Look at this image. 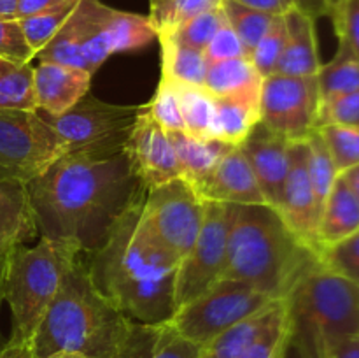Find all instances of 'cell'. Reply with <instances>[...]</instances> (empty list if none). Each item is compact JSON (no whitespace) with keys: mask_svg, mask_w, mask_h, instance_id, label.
<instances>
[{"mask_svg":"<svg viewBox=\"0 0 359 358\" xmlns=\"http://www.w3.org/2000/svg\"><path fill=\"white\" fill-rule=\"evenodd\" d=\"M27 192L41 237L90 255L147 190L123 151L111 157L65 153L28 183Z\"/></svg>","mask_w":359,"mask_h":358,"instance_id":"obj_1","label":"cell"},{"mask_svg":"<svg viewBox=\"0 0 359 358\" xmlns=\"http://www.w3.org/2000/svg\"><path fill=\"white\" fill-rule=\"evenodd\" d=\"M144 197L121 214L105 244L90 253L84 267L95 288L125 318L160 325L177 311L175 276L181 262L144 227Z\"/></svg>","mask_w":359,"mask_h":358,"instance_id":"obj_2","label":"cell"},{"mask_svg":"<svg viewBox=\"0 0 359 358\" xmlns=\"http://www.w3.org/2000/svg\"><path fill=\"white\" fill-rule=\"evenodd\" d=\"M318 265V253L300 241L269 204H230L226 265L221 279L242 281L279 300L287 298Z\"/></svg>","mask_w":359,"mask_h":358,"instance_id":"obj_3","label":"cell"},{"mask_svg":"<svg viewBox=\"0 0 359 358\" xmlns=\"http://www.w3.org/2000/svg\"><path fill=\"white\" fill-rule=\"evenodd\" d=\"M128 321L95 288L79 255L67 267L28 346L35 358H107Z\"/></svg>","mask_w":359,"mask_h":358,"instance_id":"obj_4","label":"cell"},{"mask_svg":"<svg viewBox=\"0 0 359 358\" xmlns=\"http://www.w3.org/2000/svg\"><path fill=\"white\" fill-rule=\"evenodd\" d=\"M291 339L309 358H326L359 336V286L319 263L287 295Z\"/></svg>","mask_w":359,"mask_h":358,"instance_id":"obj_5","label":"cell"},{"mask_svg":"<svg viewBox=\"0 0 359 358\" xmlns=\"http://www.w3.org/2000/svg\"><path fill=\"white\" fill-rule=\"evenodd\" d=\"M79 255L70 246L42 237L32 248L16 244L9 249L4 291L13 312L11 343L30 344L67 267Z\"/></svg>","mask_w":359,"mask_h":358,"instance_id":"obj_6","label":"cell"},{"mask_svg":"<svg viewBox=\"0 0 359 358\" xmlns=\"http://www.w3.org/2000/svg\"><path fill=\"white\" fill-rule=\"evenodd\" d=\"M144 105H116L84 95L63 114H39L58 133L67 153L111 157L123 153L130 132Z\"/></svg>","mask_w":359,"mask_h":358,"instance_id":"obj_7","label":"cell"},{"mask_svg":"<svg viewBox=\"0 0 359 358\" xmlns=\"http://www.w3.org/2000/svg\"><path fill=\"white\" fill-rule=\"evenodd\" d=\"M65 153L63 140L37 109H0V183L27 186Z\"/></svg>","mask_w":359,"mask_h":358,"instance_id":"obj_8","label":"cell"},{"mask_svg":"<svg viewBox=\"0 0 359 358\" xmlns=\"http://www.w3.org/2000/svg\"><path fill=\"white\" fill-rule=\"evenodd\" d=\"M273 302L255 286L235 279H219L203 293L177 307L170 325L191 343L203 347L242 319Z\"/></svg>","mask_w":359,"mask_h":358,"instance_id":"obj_9","label":"cell"},{"mask_svg":"<svg viewBox=\"0 0 359 358\" xmlns=\"http://www.w3.org/2000/svg\"><path fill=\"white\" fill-rule=\"evenodd\" d=\"M205 214V200L186 179L175 178L147 190L142 220L149 234L181 262L195 244Z\"/></svg>","mask_w":359,"mask_h":358,"instance_id":"obj_10","label":"cell"},{"mask_svg":"<svg viewBox=\"0 0 359 358\" xmlns=\"http://www.w3.org/2000/svg\"><path fill=\"white\" fill-rule=\"evenodd\" d=\"M318 76L265 77L259 95V121L290 142H300L319 126Z\"/></svg>","mask_w":359,"mask_h":358,"instance_id":"obj_11","label":"cell"},{"mask_svg":"<svg viewBox=\"0 0 359 358\" xmlns=\"http://www.w3.org/2000/svg\"><path fill=\"white\" fill-rule=\"evenodd\" d=\"M230 204L205 202L203 223L195 244L181 260L175 276V305L181 307L223 277Z\"/></svg>","mask_w":359,"mask_h":358,"instance_id":"obj_12","label":"cell"},{"mask_svg":"<svg viewBox=\"0 0 359 358\" xmlns=\"http://www.w3.org/2000/svg\"><path fill=\"white\" fill-rule=\"evenodd\" d=\"M125 153L133 174L146 190H153L172 179L181 178L170 135L151 118L147 105L146 111H140L137 116L135 125L125 144Z\"/></svg>","mask_w":359,"mask_h":358,"instance_id":"obj_13","label":"cell"},{"mask_svg":"<svg viewBox=\"0 0 359 358\" xmlns=\"http://www.w3.org/2000/svg\"><path fill=\"white\" fill-rule=\"evenodd\" d=\"M307 157L309 150L305 140L290 144V168L280 204L276 211L300 241L319 253L318 227L321 211L309 178Z\"/></svg>","mask_w":359,"mask_h":358,"instance_id":"obj_14","label":"cell"},{"mask_svg":"<svg viewBox=\"0 0 359 358\" xmlns=\"http://www.w3.org/2000/svg\"><path fill=\"white\" fill-rule=\"evenodd\" d=\"M290 140L266 128L262 121L241 144L265 202L277 209L290 168Z\"/></svg>","mask_w":359,"mask_h":358,"instance_id":"obj_15","label":"cell"},{"mask_svg":"<svg viewBox=\"0 0 359 358\" xmlns=\"http://www.w3.org/2000/svg\"><path fill=\"white\" fill-rule=\"evenodd\" d=\"M202 200L223 204H266L256 181L248 158L241 146H235L223 160L196 185H193Z\"/></svg>","mask_w":359,"mask_h":358,"instance_id":"obj_16","label":"cell"},{"mask_svg":"<svg viewBox=\"0 0 359 358\" xmlns=\"http://www.w3.org/2000/svg\"><path fill=\"white\" fill-rule=\"evenodd\" d=\"M202 347L182 337L168 323L144 325L128 321L107 358H200Z\"/></svg>","mask_w":359,"mask_h":358,"instance_id":"obj_17","label":"cell"},{"mask_svg":"<svg viewBox=\"0 0 359 358\" xmlns=\"http://www.w3.org/2000/svg\"><path fill=\"white\" fill-rule=\"evenodd\" d=\"M91 76L93 74L77 67L39 62L34 67L35 105L46 114H63L88 95Z\"/></svg>","mask_w":359,"mask_h":358,"instance_id":"obj_18","label":"cell"},{"mask_svg":"<svg viewBox=\"0 0 359 358\" xmlns=\"http://www.w3.org/2000/svg\"><path fill=\"white\" fill-rule=\"evenodd\" d=\"M314 21V18L307 16L297 7L284 14L286 44L273 74L293 77L318 76L323 63L319 60Z\"/></svg>","mask_w":359,"mask_h":358,"instance_id":"obj_19","label":"cell"},{"mask_svg":"<svg viewBox=\"0 0 359 358\" xmlns=\"http://www.w3.org/2000/svg\"><path fill=\"white\" fill-rule=\"evenodd\" d=\"M168 135L177 158L179 175L191 186L205 178L235 147L217 137L202 139L188 132H168Z\"/></svg>","mask_w":359,"mask_h":358,"instance_id":"obj_20","label":"cell"},{"mask_svg":"<svg viewBox=\"0 0 359 358\" xmlns=\"http://www.w3.org/2000/svg\"><path fill=\"white\" fill-rule=\"evenodd\" d=\"M262 84L251 58H233L209 63L203 88L216 98H259Z\"/></svg>","mask_w":359,"mask_h":358,"instance_id":"obj_21","label":"cell"},{"mask_svg":"<svg viewBox=\"0 0 359 358\" xmlns=\"http://www.w3.org/2000/svg\"><path fill=\"white\" fill-rule=\"evenodd\" d=\"M359 230V199L347 188L346 183L337 178L325 207L321 211L318 227L319 249L339 242Z\"/></svg>","mask_w":359,"mask_h":358,"instance_id":"obj_22","label":"cell"},{"mask_svg":"<svg viewBox=\"0 0 359 358\" xmlns=\"http://www.w3.org/2000/svg\"><path fill=\"white\" fill-rule=\"evenodd\" d=\"M105 13H107V6L100 0H79L74 9L81 53L91 74L97 72L98 67L109 56L114 55L111 41H109L107 27H105Z\"/></svg>","mask_w":359,"mask_h":358,"instance_id":"obj_23","label":"cell"},{"mask_svg":"<svg viewBox=\"0 0 359 358\" xmlns=\"http://www.w3.org/2000/svg\"><path fill=\"white\" fill-rule=\"evenodd\" d=\"M37 234L27 186L0 183V246L25 244Z\"/></svg>","mask_w":359,"mask_h":358,"instance_id":"obj_24","label":"cell"},{"mask_svg":"<svg viewBox=\"0 0 359 358\" xmlns=\"http://www.w3.org/2000/svg\"><path fill=\"white\" fill-rule=\"evenodd\" d=\"M161 44V79L175 84V86L203 88L207 74V60L203 51L175 39L158 37Z\"/></svg>","mask_w":359,"mask_h":358,"instance_id":"obj_25","label":"cell"},{"mask_svg":"<svg viewBox=\"0 0 359 358\" xmlns=\"http://www.w3.org/2000/svg\"><path fill=\"white\" fill-rule=\"evenodd\" d=\"M216 119H214V137L241 146L249 133L258 125L259 98H216Z\"/></svg>","mask_w":359,"mask_h":358,"instance_id":"obj_26","label":"cell"},{"mask_svg":"<svg viewBox=\"0 0 359 358\" xmlns=\"http://www.w3.org/2000/svg\"><path fill=\"white\" fill-rule=\"evenodd\" d=\"M105 27H107L112 53L140 49L158 39L149 18L112 9V7H107L105 13Z\"/></svg>","mask_w":359,"mask_h":358,"instance_id":"obj_27","label":"cell"},{"mask_svg":"<svg viewBox=\"0 0 359 358\" xmlns=\"http://www.w3.org/2000/svg\"><path fill=\"white\" fill-rule=\"evenodd\" d=\"M321 100L359 90V58L346 42L339 41L335 56L318 72Z\"/></svg>","mask_w":359,"mask_h":358,"instance_id":"obj_28","label":"cell"},{"mask_svg":"<svg viewBox=\"0 0 359 358\" xmlns=\"http://www.w3.org/2000/svg\"><path fill=\"white\" fill-rule=\"evenodd\" d=\"M291 337L286 298L273 302L266 323L241 358H283Z\"/></svg>","mask_w":359,"mask_h":358,"instance_id":"obj_29","label":"cell"},{"mask_svg":"<svg viewBox=\"0 0 359 358\" xmlns=\"http://www.w3.org/2000/svg\"><path fill=\"white\" fill-rule=\"evenodd\" d=\"M273 302L269 307L262 309L256 314L242 319L237 325L230 326L223 333L214 337L209 344L202 347L200 358H241L242 353L248 350L249 344L252 343V339L258 336V332L263 329L266 319H269Z\"/></svg>","mask_w":359,"mask_h":358,"instance_id":"obj_30","label":"cell"},{"mask_svg":"<svg viewBox=\"0 0 359 358\" xmlns=\"http://www.w3.org/2000/svg\"><path fill=\"white\" fill-rule=\"evenodd\" d=\"M0 109L35 111L34 67L0 60Z\"/></svg>","mask_w":359,"mask_h":358,"instance_id":"obj_31","label":"cell"},{"mask_svg":"<svg viewBox=\"0 0 359 358\" xmlns=\"http://www.w3.org/2000/svg\"><path fill=\"white\" fill-rule=\"evenodd\" d=\"M221 6V0H154L149 2V21L158 37L170 35L198 14Z\"/></svg>","mask_w":359,"mask_h":358,"instance_id":"obj_32","label":"cell"},{"mask_svg":"<svg viewBox=\"0 0 359 358\" xmlns=\"http://www.w3.org/2000/svg\"><path fill=\"white\" fill-rule=\"evenodd\" d=\"M181 102L182 119L186 132L202 139L214 137V119H216V100L205 88L175 86Z\"/></svg>","mask_w":359,"mask_h":358,"instance_id":"obj_33","label":"cell"},{"mask_svg":"<svg viewBox=\"0 0 359 358\" xmlns=\"http://www.w3.org/2000/svg\"><path fill=\"white\" fill-rule=\"evenodd\" d=\"M221 9L226 16L228 25L233 28V32L238 35V39L242 41L244 48L248 49L249 56H251L252 49L256 48L259 39L269 30L276 16L251 9V7L244 6L237 0H221Z\"/></svg>","mask_w":359,"mask_h":358,"instance_id":"obj_34","label":"cell"},{"mask_svg":"<svg viewBox=\"0 0 359 358\" xmlns=\"http://www.w3.org/2000/svg\"><path fill=\"white\" fill-rule=\"evenodd\" d=\"M309 150L307 157V167H309V178H311L312 188H314L316 200H318L319 211L325 207L326 199H328L330 192H332L333 185H335L339 172H337L335 164H333L330 151L326 147L325 140H323L321 133L318 130L311 133L305 139Z\"/></svg>","mask_w":359,"mask_h":358,"instance_id":"obj_35","label":"cell"},{"mask_svg":"<svg viewBox=\"0 0 359 358\" xmlns=\"http://www.w3.org/2000/svg\"><path fill=\"white\" fill-rule=\"evenodd\" d=\"M77 4H79V0H67L65 4L55 7V9H49L46 13L34 14V16L18 20L21 28H23L25 37H27L30 48L35 51V55L58 34L60 28L65 25L70 14L74 13Z\"/></svg>","mask_w":359,"mask_h":358,"instance_id":"obj_36","label":"cell"},{"mask_svg":"<svg viewBox=\"0 0 359 358\" xmlns=\"http://www.w3.org/2000/svg\"><path fill=\"white\" fill-rule=\"evenodd\" d=\"M35 58L39 62H53L60 63V65L77 67V69L88 70L86 62L83 58V53H81L79 35H77V25L76 20H74V13L70 14L65 25L60 28L58 34L35 55Z\"/></svg>","mask_w":359,"mask_h":358,"instance_id":"obj_37","label":"cell"},{"mask_svg":"<svg viewBox=\"0 0 359 358\" xmlns=\"http://www.w3.org/2000/svg\"><path fill=\"white\" fill-rule=\"evenodd\" d=\"M318 258L326 270L359 286V230L319 249Z\"/></svg>","mask_w":359,"mask_h":358,"instance_id":"obj_38","label":"cell"},{"mask_svg":"<svg viewBox=\"0 0 359 358\" xmlns=\"http://www.w3.org/2000/svg\"><path fill=\"white\" fill-rule=\"evenodd\" d=\"M318 132L321 133L326 147L330 151L333 164L339 174L359 164V130L351 126L323 125Z\"/></svg>","mask_w":359,"mask_h":358,"instance_id":"obj_39","label":"cell"},{"mask_svg":"<svg viewBox=\"0 0 359 358\" xmlns=\"http://www.w3.org/2000/svg\"><path fill=\"white\" fill-rule=\"evenodd\" d=\"M284 44H286V23H284V16H276L269 30L259 39L256 48L252 49L251 56H249L263 79L273 74L277 62L283 55Z\"/></svg>","mask_w":359,"mask_h":358,"instance_id":"obj_40","label":"cell"},{"mask_svg":"<svg viewBox=\"0 0 359 358\" xmlns=\"http://www.w3.org/2000/svg\"><path fill=\"white\" fill-rule=\"evenodd\" d=\"M224 23H226V16H224L223 9L219 6L216 9H210L207 13H202L196 18H193V20H189L188 23H184L177 30L172 32L168 37L189 46V48L203 51L207 48V44L210 42V39L216 35V32ZM161 37H165V35H161Z\"/></svg>","mask_w":359,"mask_h":358,"instance_id":"obj_41","label":"cell"},{"mask_svg":"<svg viewBox=\"0 0 359 358\" xmlns=\"http://www.w3.org/2000/svg\"><path fill=\"white\" fill-rule=\"evenodd\" d=\"M147 111H149L151 118L167 132H186L175 84L161 79L153 102L147 104Z\"/></svg>","mask_w":359,"mask_h":358,"instance_id":"obj_42","label":"cell"},{"mask_svg":"<svg viewBox=\"0 0 359 358\" xmlns=\"http://www.w3.org/2000/svg\"><path fill=\"white\" fill-rule=\"evenodd\" d=\"M323 125L351 126L359 130V90L321 100L319 126Z\"/></svg>","mask_w":359,"mask_h":358,"instance_id":"obj_43","label":"cell"},{"mask_svg":"<svg viewBox=\"0 0 359 358\" xmlns=\"http://www.w3.org/2000/svg\"><path fill=\"white\" fill-rule=\"evenodd\" d=\"M35 51L28 44L16 18H0V60L13 63H30Z\"/></svg>","mask_w":359,"mask_h":358,"instance_id":"obj_44","label":"cell"},{"mask_svg":"<svg viewBox=\"0 0 359 358\" xmlns=\"http://www.w3.org/2000/svg\"><path fill=\"white\" fill-rule=\"evenodd\" d=\"M203 56L207 63H216L233 58H249V53L226 21L203 49Z\"/></svg>","mask_w":359,"mask_h":358,"instance_id":"obj_45","label":"cell"},{"mask_svg":"<svg viewBox=\"0 0 359 358\" xmlns=\"http://www.w3.org/2000/svg\"><path fill=\"white\" fill-rule=\"evenodd\" d=\"M332 21L339 41L346 42L359 58V0H344Z\"/></svg>","mask_w":359,"mask_h":358,"instance_id":"obj_46","label":"cell"},{"mask_svg":"<svg viewBox=\"0 0 359 358\" xmlns=\"http://www.w3.org/2000/svg\"><path fill=\"white\" fill-rule=\"evenodd\" d=\"M344 0H293L294 7L311 18H330L332 20Z\"/></svg>","mask_w":359,"mask_h":358,"instance_id":"obj_47","label":"cell"},{"mask_svg":"<svg viewBox=\"0 0 359 358\" xmlns=\"http://www.w3.org/2000/svg\"><path fill=\"white\" fill-rule=\"evenodd\" d=\"M251 9L262 11V13L270 14V16H284L287 11L294 7L293 0H237Z\"/></svg>","mask_w":359,"mask_h":358,"instance_id":"obj_48","label":"cell"},{"mask_svg":"<svg viewBox=\"0 0 359 358\" xmlns=\"http://www.w3.org/2000/svg\"><path fill=\"white\" fill-rule=\"evenodd\" d=\"M67 0H18L16 4V20L34 16V14L46 13L49 9L62 6Z\"/></svg>","mask_w":359,"mask_h":358,"instance_id":"obj_49","label":"cell"},{"mask_svg":"<svg viewBox=\"0 0 359 358\" xmlns=\"http://www.w3.org/2000/svg\"><path fill=\"white\" fill-rule=\"evenodd\" d=\"M326 358H359V336L337 346Z\"/></svg>","mask_w":359,"mask_h":358,"instance_id":"obj_50","label":"cell"},{"mask_svg":"<svg viewBox=\"0 0 359 358\" xmlns=\"http://www.w3.org/2000/svg\"><path fill=\"white\" fill-rule=\"evenodd\" d=\"M0 358H35V354L32 353L28 344L11 343L9 340V343L0 350Z\"/></svg>","mask_w":359,"mask_h":358,"instance_id":"obj_51","label":"cell"},{"mask_svg":"<svg viewBox=\"0 0 359 358\" xmlns=\"http://www.w3.org/2000/svg\"><path fill=\"white\" fill-rule=\"evenodd\" d=\"M339 178L346 183L347 188L359 199V164L353 165V167L347 168V171H344L342 174H339Z\"/></svg>","mask_w":359,"mask_h":358,"instance_id":"obj_52","label":"cell"},{"mask_svg":"<svg viewBox=\"0 0 359 358\" xmlns=\"http://www.w3.org/2000/svg\"><path fill=\"white\" fill-rule=\"evenodd\" d=\"M7 253H9V249H7L6 253H4L2 256H0V305H2V302L6 300V270H7Z\"/></svg>","mask_w":359,"mask_h":358,"instance_id":"obj_53","label":"cell"},{"mask_svg":"<svg viewBox=\"0 0 359 358\" xmlns=\"http://www.w3.org/2000/svg\"><path fill=\"white\" fill-rule=\"evenodd\" d=\"M18 0H0V18H16Z\"/></svg>","mask_w":359,"mask_h":358,"instance_id":"obj_54","label":"cell"},{"mask_svg":"<svg viewBox=\"0 0 359 358\" xmlns=\"http://www.w3.org/2000/svg\"><path fill=\"white\" fill-rule=\"evenodd\" d=\"M283 358H309V357L300 350V346H298V344L290 337V343H287V347H286V351H284Z\"/></svg>","mask_w":359,"mask_h":358,"instance_id":"obj_55","label":"cell"},{"mask_svg":"<svg viewBox=\"0 0 359 358\" xmlns=\"http://www.w3.org/2000/svg\"><path fill=\"white\" fill-rule=\"evenodd\" d=\"M13 246H16V244H4V246H0V256H2L4 253L7 251V249H11V248H13Z\"/></svg>","mask_w":359,"mask_h":358,"instance_id":"obj_56","label":"cell"},{"mask_svg":"<svg viewBox=\"0 0 359 358\" xmlns=\"http://www.w3.org/2000/svg\"><path fill=\"white\" fill-rule=\"evenodd\" d=\"M63 358H77V357H63Z\"/></svg>","mask_w":359,"mask_h":358,"instance_id":"obj_57","label":"cell"},{"mask_svg":"<svg viewBox=\"0 0 359 358\" xmlns=\"http://www.w3.org/2000/svg\"><path fill=\"white\" fill-rule=\"evenodd\" d=\"M149 2H154V0H149Z\"/></svg>","mask_w":359,"mask_h":358,"instance_id":"obj_58","label":"cell"}]
</instances>
